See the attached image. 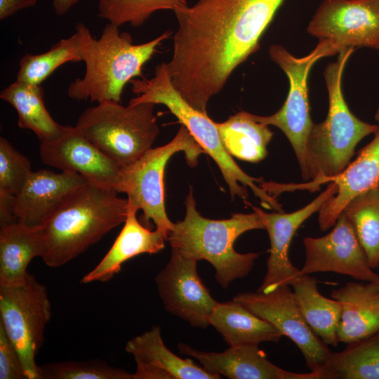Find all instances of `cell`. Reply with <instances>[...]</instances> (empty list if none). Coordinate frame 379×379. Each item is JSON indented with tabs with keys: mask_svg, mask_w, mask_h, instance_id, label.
Masks as SVG:
<instances>
[{
	"mask_svg": "<svg viewBox=\"0 0 379 379\" xmlns=\"http://www.w3.org/2000/svg\"><path fill=\"white\" fill-rule=\"evenodd\" d=\"M88 180L76 173L32 171L20 192L13 199L16 221L29 226L43 224L58 204Z\"/></svg>",
	"mask_w": 379,
	"mask_h": 379,
	"instance_id": "ac0fdd59",
	"label": "cell"
},
{
	"mask_svg": "<svg viewBox=\"0 0 379 379\" xmlns=\"http://www.w3.org/2000/svg\"><path fill=\"white\" fill-rule=\"evenodd\" d=\"M0 379H27L19 353L1 323Z\"/></svg>",
	"mask_w": 379,
	"mask_h": 379,
	"instance_id": "836d02e7",
	"label": "cell"
},
{
	"mask_svg": "<svg viewBox=\"0 0 379 379\" xmlns=\"http://www.w3.org/2000/svg\"><path fill=\"white\" fill-rule=\"evenodd\" d=\"M40 368L42 379H133L132 373L101 360L64 361Z\"/></svg>",
	"mask_w": 379,
	"mask_h": 379,
	"instance_id": "1f68e13d",
	"label": "cell"
},
{
	"mask_svg": "<svg viewBox=\"0 0 379 379\" xmlns=\"http://www.w3.org/2000/svg\"><path fill=\"white\" fill-rule=\"evenodd\" d=\"M186 214L173 223L168 234L171 251L197 262L207 260L215 270V279L224 288L247 276L259 253H240L234 248L236 239L253 230H265L257 213H234L231 218L212 220L203 217L196 208L190 187L185 202Z\"/></svg>",
	"mask_w": 379,
	"mask_h": 379,
	"instance_id": "277c9868",
	"label": "cell"
},
{
	"mask_svg": "<svg viewBox=\"0 0 379 379\" xmlns=\"http://www.w3.org/2000/svg\"><path fill=\"white\" fill-rule=\"evenodd\" d=\"M321 379H379V331L332 352Z\"/></svg>",
	"mask_w": 379,
	"mask_h": 379,
	"instance_id": "83f0119b",
	"label": "cell"
},
{
	"mask_svg": "<svg viewBox=\"0 0 379 379\" xmlns=\"http://www.w3.org/2000/svg\"><path fill=\"white\" fill-rule=\"evenodd\" d=\"M183 152L188 164L195 166L199 154L205 153L189 130L182 125L167 144L151 148L135 161L120 167L114 190L125 193L142 211V221L148 228L152 221L166 241L172 222L166 212L164 175L169 159ZM151 229V228H150Z\"/></svg>",
	"mask_w": 379,
	"mask_h": 379,
	"instance_id": "ba28073f",
	"label": "cell"
},
{
	"mask_svg": "<svg viewBox=\"0 0 379 379\" xmlns=\"http://www.w3.org/2000/svg\"><path fill=\"white\" fill-rule=\"evenodd\" d=\"M126 351L136 363L133 379H219L222 377L208 372L190 359H183L170 351L161 338V328L154 326L149 331L131 339Z\"/></svg>",
	"mask_w": 379,
	"mask_h": 379,
	"instance_id": "d6986e66",
	"label": "cell"
},
{
	"mask_svg": "<svg viewBox=\"0 0 379 379\" xmlns=\"http://www.w3.org/2000/svg\"><path fill=\"white\" fill-rule=\"evenodd\" d=\"M354 51L349 48L338 53L336 61L324 71L328 95V112L324 121L313 124L306 143V169L302 178L307 184H286V191L306 189L315 192L322 181L341 173L350 163L357 145L375 133L379 126L365 122L350 110L342 90L345 67Z\"/></svg>",
	"mask_w": 379,
	"mask_h": 379,
	"instance_id": "3957f363",
	"label": "cell"
},
{
	"mask_svg": "<svg viewBox=\"0 0 379 379\" xmlns=\"http://www.w3.org/2000/svg\"><path fill=\"white\" fill-rule=\"evenodd\" d=\"M51 317L46 287L27 272L23 284L0 287V323L17 349L27 379H42L35 357Z\"/></svg>",
	"mask_w": 379,
	"mask_h": 379,
	"instance_id": "30bf717a",
	"label": "cell"
},
{
	"mask_svg": "<svg viewBox=\"0 0 379 379\" xmlns=\"http://www.w3.org/2000/svg\"><path fill=\"white\" fill-rule=\"evenodd\" d=\"M117 194L87 181L67 195L41 225L44 263L65 265L124 223L128 200Z\"/></svg>",
	"mask_w": 379,
	"mask_h": 379,
	"instance_id": "7a4b0ae2",
	"label": "cell"
},
{
	"mask_svg": "<svg viewBox=\"0 0 379 379\" xmlns=\"http://www.w3.org/2000/svg\"><path fill=\"white\" fill-rule=\"evenodd\" d=\"M304 265L300 274L331 272L365 282L379 283L354 230L343 213L333 229L321 237H305Z\"/></svg>",
	"mask_w": 379,
	"mask_h": 379,
	"instance_id": "4fadbf2b",
	"label": "cell"
},
{
	"mask_svg": "<svg viewBox=\"0 0 379 379\" xmlns=\"http://www.w3.org/2000/svg\"><path fill=\"white\" fill-rule=\"evenodd\" d=\"M375 119L379 123V107L376 110V112L375 114Z\"/></svg>",
	"mask_w": 379,
	"mask_h": 379,
	"instance_id": "f35d334b",
	"label": "cell"
},
{
	"mask_svg": "<svg viewBox=\"0 0 379 379\" xmlns=\"http://www.w3.org/2000/svg\"><path fill=\"white\" fill-rule=\"evenodd\" d=\"M131 90L139 95L129 101L130 105L151 102L165 105L185 126L205 153L214 160L229 187L233 199L236 196L246 199L248 193L246 187L259 198L261 205L267 209L281 212L282 206L260 185L262 178H254L243 171L225 148L215 122L207 113L193 107L175 88L172 83L167 62L158 64L154 76L149 79H133Z\"/></svg>",
	"mask_w": 379,
	"mask_h": 379,
	"instance_id": "8992f818",
	"label": "cell"
},
{
	"mask_svg": "<svg viewBox=\"0 0 379 379\" xmlns=\"http://www.w3.org/2000/svg\"><path fill=\"white\" fill-rule=\"evenodd\" d=\"M233 300L271 323L284 336L290 338L300 350L310 371L319 373L321 377L332 352L305 321L291 286H281L269 293L243 292Z\"/></svg>",
	"mask_w": 379,
	"mask_h": 379,
	"instance_id": "8fae6325",
	"label": "cell"
},
{
	"mask_svg": "<svg viewBox=\"0 0 379 379\" xmlns=\"http://www.w3.org/2000/svg\"><path fill=\"white\" fill-rule=\"evenodd\" d=\"M230 347L279 342L284 335L271 323L234 301L218 302L208 318Z\"/></svg>",
	"mask_w": 379,
	"mask_h": 379,
	"instance_id": "cb8c5ba5",
	"label": "cell"
},
{
	"mask_svg": "<svg viewBox=\"0 0 379 379\" xmlns=\"http://www.w3.org/2000/svg\"><path fill=\"white\" fill-rule=\"evenodd\" d=\"M331 297L341 304L339 342L348 344L379 331V283H346Z\"/></svg>",
	"mask_w": 379,
	"mask_h": 379,
	"instance_id": "7402d4cb",
	"label": "cell"
},
{
	"mask_svg": "<svg viewBox=\"0 0 379 379\" xmlns=\"http://www.w3.org/2000/svg\"><path fill=\"white\" fill-rule=\"evenodd\" d=\"M14 196L0 192V225H4L15 220L13 213V199Z\"/></svg>",
	"mask_w": 379,
	"mask_h": 379,
	"instance_id": "d590c367",
	"label": "cell"
},
{
	"mask_svg": "<svg viewBox=\"0 0 379 379\" xmlns=\"http://www.w3.org/2000/svg\"><path fill=\"white\" fill-rule=\"evenodd\" d=\"M86 109L76 126L119 167L135 161L151 149L159 133L155 104L124 107L106 100Z\"/></svg>",
	"mask_w": 379,
	"mask_h": 379,
	"instance_id": "52a82bcc",
	"label": "cell"
},
{
	"mask_svg": "<svg viewBox=\"0 0 379 379\" xmlns=\"http://www.w3.org/2000/svg\"><path fill=\"white\" fill-rule=\"evenodd\" d=\"M128 200L127 217L122 230L107 254L84 276L81 283L108 281L121 270L126 260L142 253H157L164 248L166 239L163 234L142 225L136 217L139 207L131 199Z\"/></svg>",
	"mask_w": 379,
	"mask_h": 379,
	"instance_id": "44dd1931",
	"label": "cell"
},
{
	"mask_svg": "<svg viewBox=\"0 0 379 379\" xmlns=\"http://www.w3.org/2000/svg\"><path fill=\"white\" fill-rule=\"evenodd\" d=\"M39 0H0V20L15 14L19 11L34 6Z\"/></svg>",
	"mask_w": 379,
	"mask_h": 379,
	"instance_id": "e575fe53",
	"label": "cell"
},
{
	"mask_svg": "<svg viewBox=\"0 0 379 379\" xmlns=\"http://www.w3.org/2000/svg\"><path fill=\"white\" fill-rule=\"evenodd\" d=\"M343 213L352 226L370 266H379V186L352 199Z\"/></svg>",
	"mask_w": 379,
	"mask_h": 379,
	"instance_id": "f546056e",
	"label": "cell"
},
{
	"mask_svg": "<svg viewBox=\"0 0 379 379\" xmlns=\"http://www.w3.org/2000/svg\"><path fill=\"white\" fill-rule=\"evenodd\" d=\"M0 98L16 110L18 126L31 130L41 142L54 140L64 133L66 126L56 122L45 106L41 85L16 79L0 92Z\"/></svg>",
	"mask_w": 379,
	"mask_h": 379,
	"instance_id": "d4e9b609",
	"label": "cell"
},
{
	"mask_svg": "<svg viewBox=\"0 0 379 379\" xmlns=\"http://www.w3.org/2000/svg\"><path fill=\"white\" fill-rule=\"evenodd\" d=\"M215 124L222 142L232 157L251 163L266 157L273 133L267 125L253 119L251 113L240 112Z\"/></svg>",
	"mask_w": 379,
	"mask_h": 379,
	"instance_id": "4316f807",
	"label": "cell"
},
{
	"mask_svg": "<svg viewBox=\"0 0 379 379\" xmlns=\"http://www.w3.org/2000/svg\"><path fill=\"white\" fill-rule=\"evenodd\" d=\"M171 34L168 30L146 43L134 44L129 33L121 32L112 23L105 25L98 39L84 25L85 74L69 84L68 96L79 101L120 102L125 86L142 77L144 65Z\"/></svg>",
	"mask_w": 379,
	"mask_h": 379,
	"instance_id": "5b68a950",
	"label": "cell"
},
{
	"mask_svg": "<svg viewBox=\"0 0 379 379\" xmlns=\"http://www.w3.org/2000/svg\"><path fill=\"white\" fill-rule=\"evenodd\" d=\"M80 1L81 0H53L52 6L54 13L58 16L64 15Z\"/></svg>",
	"mask_w": 379,
	"mask_h": 379,
	"instance_id": "8d00e7d4",
	"label": "cell"
},
{
	"mask_svg": "<svg viewBox=\"0 0 379 379\" xmlns=\"http://www.w3.org/2000/svg\"><path fill=\"white\" fill-rule=\"evenodd\" d=\"M181 354L197 359L208 372L230 379H321L316 372L295 373L284 370L269 361L257 345L230 347L222 352L197 350L178 344Z\"/></svg>",
	"mask_w": 379,
	"mask_h": 379,
	"instance_id": "e0dca14e",
	"label": "cell"
},
{
	"mask_svg": "<svg viewBox=\"0 0 379 379\" xmlns=\"http://www.w3.org/2000/svg\"><path fill=\"white\" fill-rule=\"evenodd\" d=\"M333 182L337 193L318 211L319 227L326 231L335 225L346 205L359 194L379 182V130L371 142L362 148L357 159L339 174L324 179L321 185Z\"/></svg>",
	"mask_w": 379,
	"mask_h": 379,
	"instance_id": "ffe728a7",
	"label": "cell"
},
{
	"mask_svg": "<svg viewBox=\"0 0 379 379\" xmlns=\"http://www.w3.org/2000/svg\"><path fill=\"white\" fill-rule=\"evenodd\" d=\"M378 186H379V182H378Z\"/></svg>",
	"mask_w": 379,
	"mask_h": 379,
	"instance_id": "ab89813d",
	"label": "cell"
},
{
	"mask_svg": "<svg viewBox=\"0 0 379 379\" xmlns=\"http://www.w3.org/2000/svg\"><path fill=\"white\" fill-rule=\"evenodd\" d=\"M291 286L297 305L312 331L326 345L338 346L340 302L322 295L317 279L308 274L300 276Z\"/></svg>",
	"mask_w": 379,
	"mask_h": 379,
	"instance_id": "484cf974",
	"label": "cell"
},
{
	"mask_svg": "<svg viewBox=\"0 0 379 379\" xmlns=\"http://www.w3.org/2000/svg\"><path fill=\"white\" fill-rule=\"evenodd\" d=\"M366 1H369V2L375 4L378 7H379V0H366Z\"/></svg>",
	"mask_w": 379,
	"mask_h": 379,
	"instance_id": "74e56055",
	"label": "cell"
},
{
	"mask_svg": "<svg viewBox=\"0 0 379 379\" xmlns=\"http://www.w3.org/2000/svg\"><path fill=\"white\" fill-rule=\"evenodd\" d=\"M29 159L5 138H0V192L17 195L31 175Z\"/></svg>",
	"mask_w": 379,
	"mask_h": 379,
	"instance_id": "d6a6232c",
	"label": "cell"
},
{
	"mask_svg": "<svg viewBox=\"0 0 379 379\" xmlns=\"http://www.w3.org/2000/svg\"><path fill=\"white\" fill-rule=\"evenodd\" d=\"M197 263L195 260L171 251L168 262L157 274L155 282L168 312L193 327L205 328L218 302L203 284Z\"/></svg>",
	"mask_w": 379,
	"mask_h": 379,
	"instance_id": "5bb4252c",
	"label": "cell"
},
{
	"mask_svg": "<svg viewBox=\"0 0 379 379\" xmlns=\"http://www.w3.org/2000/svg\"><path fill=\"white\" fill-rule=\"evenodd\" d=\"M284 0H199L175 10L178 28L167 62L171 81L195 109L206 113L232 72L260 48Z\"/></svg>",
	"mask_w": 379,
	"mask_h": 379,
	"instance_id": "6da1fadb",
	"label": "cell"
},
{
	"mask_svg": "<svg viewBox=\"0 0 379 379\" xmlns=\"http://www.w3.org/2000/svg\"><path fill=\"white\" fill-rule=\"evenodd\" d=\"M307 31L340 51L379 49V7L365 0H322Z\"/></svg>",
	"mask_w": 379,
	"mask_h": 379,
	"instance_id": "7c38bea8",
	"label": "cell"
},
{
	"mask_svg": "<svg viewBox=\"0 0 379 379\" xmlns=\"http://www.w3.org/2000/svg\"><path fill=\"white\" fill-rule=\"evenodd\" d=\"M84 23L76 25L69 37L54 44L40 54L25 53L20 60L16 79L33 85H41L59 67L69 62L83 61L84 51Z\"/></svg>",
	"mask_w": 379,
	"mask_h": 379,
	"instance_id": "f1b7e54d",
	"label": "cell"
},
{
	"mask_svg": "<svg viewBox=\"0 0 379 379\" xmlns=\"http://www.w3.org/2000/svg\"><path fill=\"white\" fill-rule=\"evenodd\" d=\"M337 191L336 184L330 182L327 188L309 204L289 213L279 211L266 213L246 202L260 216L270 241L267 272L258 291L269 293L281 286H291L301 276L300 269L292 264L288 257L292 239L300 226L313 213L318 212L324 202L334 196Z\"/></svg>",
	"mask_w": 379,
	"mask_h": 379,
	"instance_id": "9a60e30c",
	"label": "cell"
},
{
	"mask_svg": "<svg viewBox=\"0 0 379 379\" xmlns=\"http://www.w3.org/2000/svg\"><path fill=\"white\" fill-rule=\"evenodd\" d=\"M340 51L328 41H319L308 55L297 58L284 46L273 44L269 48L271 60L286 74L289 90L282 107L270 116L251 114L253 119L280 129L289 140L300 167L302 177L306 169V143L313 126L310 117L307 80L314 63L322 58L338 54Z\"/></svg>",
	"mask_w": 379,
	"mask_h": 379,
	"instance_id": "9c48e42d",
	"label": "cell"
},
{
	"mask_svg": "<svg viewBox=\"0 0 379 379\" xmlns=\"http://www.w3.org/2000/svg\"><path fill=\"white\" fill-rule=\"evenodd\" d=\"M187 6L186 0H98L99 16L118 27H140L157 11Z\"/></svg>",
	"mask_w": 379,
	"mask_h": 379,
	"instance_id": "4dcf8cb0",
	"label": "cell"
},
{
	"mask_svg": "<svg viewBox=\"0 0 379 379\" xmlns=\"http://www.w3.org/2000/svg\"><path fill=\"white\" fill-rule=\"evenodd\" d=\"M44 241L41 225L15 221L1 226L0 287L23 284L27 268L35 257L41 258Z\"/></svg>",
	"mask_w": 379,
	"mask_h": 379,
	"instance_id": "603a6c76",
	"label": "cell"
},
{
	"mask_svg": "<svg viewBox=\"0 0 379 379\" xmlns=\"http://www.w3.org/2000/svg\"><path fill=\"white\" fill-rule=\"evenodd\" d=\"M39 155L44 164L80 174L88 182L104 187L113 188L118 178L120 167L76 126H66L62 135L54 140L41 142Z\"/></svg>",
	"mask_w": 379,
	"mask_h": 379,
	"instance_id": "2e32d148",
	"label": "cell"
}]
</instances>
